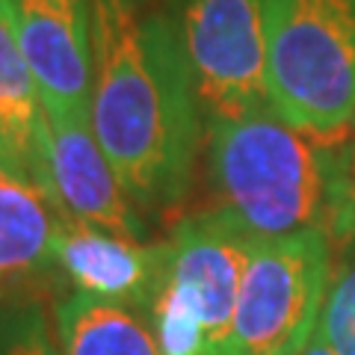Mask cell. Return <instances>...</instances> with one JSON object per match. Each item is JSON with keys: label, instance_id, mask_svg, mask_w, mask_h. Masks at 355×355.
<instances>
[{"label": "cell", "instance_id": "6da1fadb", "mask_svg": "<svg viewBox=\"0 0 355 355\" xmlns=\"http://www.w3.org/2000/svg\"><path fill=\"white\" fill-rule=\"evenodd\" d=\"M89 125L139 214L187 196L207 137L175 15L154 0H92Z\"/></svg>", "mask_w": 355, "mask_h": 355}, {"label": "cell", "instance_id": "7a4b0ae2", "mask_svg": "<svg viewBox=\"0 0 355 355\" xmlns=\"http://www.w3.org/2000/svg\"><path fill=\"white\" fill-rule=\"evenodd\" d=\"M205 139L214 210L243 234L279 240L329 228L340 139L299 130L275 110L216 121Z\"/></svg>", "mask_w": 355, "mask_h": 355}, {"label": "cell", "instance_id": "3957f363", "mask_svg": "<svg viewBox=\"0 0 355 355\" xmlns=\"http://www.w3.org/2000/svg\"><path fill=\"white\" fill-rule=\"evenodd\" d=\"M270 104L287 125L343 139L355 121V0H266Z\"/></svg>", "mask_w": 355, "mask_h": 355}, {"label": "cell", "instance_id": "277c9868", "mask_svg": "<svg viewBox=\"0 0 355 355\" xmlns=\"http://www.w3.org/2000/svg\"><path fill=\"white\" fill-rule=\"evenodd\" d=\"M331 282V240L302 231L254 240L231 326L228 355H296L323 317Z\"/></svg>", "mask_w": 355, "mask_h": 355}, {"label": "cell", "instance_id": "5b68a950", "mask_svg": "<svg viewBox=\"0 0 355 355\" xmlns=\"http://www.w3.org/2000/svg\"><path fill=\"white\" fill-rule=\"evenodd\" d=\"M172 15L207 128L272 110L266 0H178Z\"/></svg>", "mask_w": 355, "mask_h": 355}, {"label": "cell", "instance_id": "8992f818", "mask_svg": "<svg viewBox=\"0 0 355 355\" xmlns=\"http://www.w3.org/2000/svg\"><path fill=\"white\" fill-rule=\"evenodd\" d=\"M36 77L44 113L89 121L92 0H0Z\"/></svg>", "mask_w": 355, "mask_h": 355}, {"label": "cell", "instance_id": "52a82bcc", "mask_svg": "<svg viewBox=\"0 0 355 355\" xmlns=\"http://www.w3.org/2000/svg\"><path fill=\"white\" fill-rule=\"evenodd\" d=\"M166 246V275L202 320L210 355H228L240 284L254 240L216 210H205L178 222Z\"/></svg>", "mask_w": 355, "mask_h": 355}, {"label": "cell", "instance_id": "ba28073f", "mask_svg": "<svg viewBox=\"0 0 355 355\" xmlns=\"http://www.w3.org/2000/svg\"><path fill=\"white\" fill-rule=\"evenodd\" d=\"M44 163L48 187L44 196L62 216L110 234L146 243L148 225L125 193L113 163L107 160L92 125L65 116L44 113Z\"/></svg>", "mask_w": 355, "mask_h": 355}, {"label": "cell", "instance_id": "9c48e42d", "mask_svg": "<svg viewBox=\"0 0 355 355\" xmlns=\"http://www.w3.org/2000/svg\"><path fill=\"white\" fill-rule=\"evenodd\" d=\"M166 243H139L62 216L57 270L74 291L146 311L166 270Z\"/></svg>", "mask_w": 355, "mask_h": 355}, {"label": "cell", "instance_id": "30bf717a", "mask_svg": "<svg viewBox=\"0 0 355 355\" xmlns=\"http://www.w3.org/2000/svg\"><path fill=\"white\" fill-rule=\"evenodd\" d=\"M62 214L27 169L0 154V302L57 270Z\"/></svg>", "mask_w": 355, "mask_h": 355}, {"label": "cell", "instance_id": "8fae6325", "mask_svg": "<svg viewBox=\"0 0 355 355\" xmlns=\"http://www.w3.org/2000/svg\"><path fill=\"white\" fill-rule=\"evenodd\" d=\"M44 128L48 119H44L36 77L0 6V154L27 169L42 193L48 187Z\"/></svg>", "mask_w": 355, "mask_h": 355}, {"label": "cell", "instance_id": "7c38bea8", "mask_svg": "<svg viewBox=\"0 0 355 355\" xmlns=\"http://www.w3.org/2000/svg\"><path fill=\"white\" fill-rule=\"evenodd\" d=\"M53 326L62 355H160L146 311L74 291L57 302Z\"/></svg>", "mask_w": 355, "mask_h": 355}, {"label": "cell", "instance_id": "4fadbf2b", "mask_svg": "<svg viewBox=\"0 0 355 355\" xmlns=\"http://www.w3.org/2000/svg\"><path fill=\"white\" fill-rule=\"evenodd\" d=\"M317 329L323 331L335 355H355V243L343 263L331 272Z\"/></svg>", "mask_w": 355, "mask_h": 355}, {"label": "cell", "instance_id": "5bb4252c", "mask_svg": "<svg viewBox=\"0 0 355 355\" xmlns=\"http://www.w3.org/2000/svg\"><path fill=\"white\" fill-rule=\"evenodd\" d=\"M331 246L347 249L355 243V142L343 137L335 154V181H331V214H329Z\"/></svg>", "mask_w": 355, "mask_h": 355}, {"label": "cell", "instance_id": "9a60e30c", "mask_svg": "<svg viewBox=\"0 0 355 355\" xmlns=\"http://www.w3.org/2000/svg\"><path fill=\"white\" fill-rule=\"evenodd\" d=\"M3 355H62L57 329H51L42 305H15L9 317Z\"/></svg>", "mask_w": 355, "mask_h": 355}, {"label": "cell", "instance_id": "2e32d148", "mask_svg": "<svg viewBox=\"0 0 355 355\" xmlns=\"http://www.w3.org/2000/svg\"><path fill=\"white\" fill-rule=\"evenodd\" d=\"M296 355H335V349L329 347V340L323 338V331H314V338L308 340V347L302 349V352H296Z\"/></svg>", "mask_w": 355, "mask_h": 355}, {"label": "cell", "instance_id": "e0dca14e", "mask_svg": "<svg viewBox=\"0 0 355 355\" xmlns=\"http://www.w3.org/2000/svg\"><path fill=\"white\" fill-rule=\"evenodd\" d=\"M15 305L0 302V355H3V343H6V331H9V317H12Z\"/></svg>", "mask_w": 355, "mask_h": 355}, {"label": "cell", "instance_id": "ac0fdd59", "mask_svg": "<svg viewBox=\"0 0 355 355\" xmlns=\"http://www.w3.org/2000/svg\"><path fill=\"white\" fill-rule=\"evenodd\" d=\"M347 139H352V142H355V121H352V128H349V133H347Z\"/></svg>", "mask_w": 355, "mask_h": 355}]
</instances>
